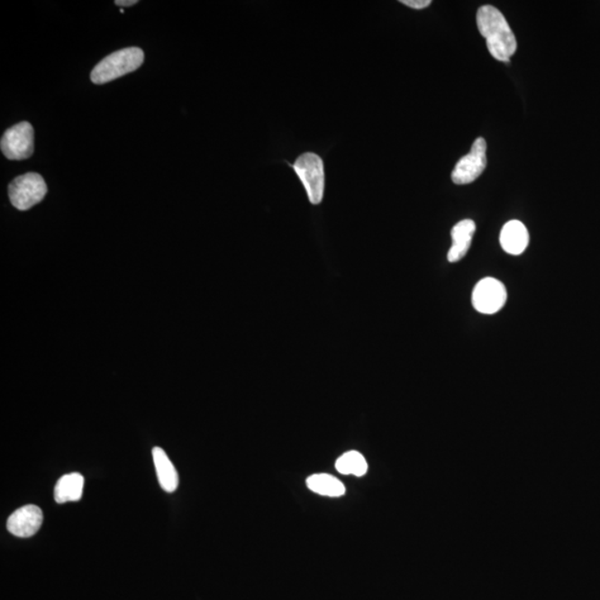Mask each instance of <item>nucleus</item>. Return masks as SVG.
<instances>
[{"mask_svg":"<svg viewBox=\"0 0 600 600\" xmlns=\"http://www.w3.org/2000/svg\"><path fill=\"white\" fill-rule=\"evenodd\" d=\"M477 27L490 55L498 61L509 63L517 50V41L506 18L492 5H485L477 12Z\"/></svg>","mask_w":600,"mask_h":600,"instance_id":"1","label":"nucleus"},{"mask_svg":"<svg viewBox=\"0 0 600 600\" xmlns=\"http://www.w3.org/2000/svg\"><path fill=\"white\" fill-rule=\"evenodd\" d=\"M144 59V51L138 47L113 52L94 67L90 79L96 85L112 82L140 68Z\"/></svg>","mask_w":600,"mask_h":600,"instance_id":"2","label":"nucleus"},{"mask_svg":"<svg viewBox=\"0 0 600 600\" xmlns=\"http://www.w3.org/2000/svg\"><path fill=\"white\" fill-rule=\"evenodd\" d=\"M47 194L44 178L37 173L18 176L8 186V196L13 206L18 211H28L40 204Z\"/></svg>","mask_w":600,"mask_h":600,"instance_id":"3","label":"nucleus"},{"mask_svg":"<svg viewBox=\"0 0 600 600\" xmlns=\"http://www.w3.org/2000/svg\"><path fill=\"white\" fill-rule=\"evenodd\" d=\"M293 168L306 189L309 202L321 204L325 190V173L321 157L307 152L298 157Z\"/></svg>","mask_w":600,"mask_h":600,"instance_id":"4","label":"nucleus"},{"mask_svg":"<svg viewBox=\"0 0 600 600\" xmlns=\"http://www.w3.org/2000/svg\"><path fill=\"white\" fill-rule=\"evenodd\" d=\"M471 302L478 313L493 315L506 305L507 289L498 279L484 278L475 286Z\"/></svg>","mask_w":600,"mask_h":600,"instance_id":"5","label":"nucleus"},{"mask_svg":"<svg viewBox=\"0 0 600 600\" xmlns=\"http://www.w3.org/2000/svg\"><path fill=\"white\" fill-rule=\"evenodd\" d=\"M0 150L11 160L30 159L33 152V128L31 123H19L5 132L0 141Z\"/></svg>","mask_w":600,"mask_h":600,"instance_id":"6","label":"nucleus"},{"mask_svg":"<svg viewBox=\"0 0 600 600\" xmlns=\"http://www.w3.org/2000/svg\"><path fill=\"white\" fill-rule=\"evenodd\" d=\"M487 144L484 138L475 141L469 154L461 159L451 173V179L456 185H467L475 182L483 174L487 166Z\"/></svg>","mask_w":600,"mask_h":600,"instance_id":"7","label":"nucleus"},{"mask_svg":"<svg viewBox=\"0 0 600 600\" xmlns=\"http://www.w3.org/2000/svg\"><path fill=\"white\" fill-rule=\"evenodd\" d=\"M42 519L44 515L40 507L36 505H26L9 516L7 530L16 537H32L41 530Z\"/></svg>","mask_w":600,"mask_h":600,"instance_id":"8","label":"nucleus"},{"mask_svg":"<svg viewBox=\"0 0 600 600\" xmlns=\"http://www.w3.org/2000/svg\"><path fill=\"white\" fill-rule=\"evenodd\" d=\"M475 232L476 225L471 219H464V221L456 223V225L452 227V245L449 251V255H447V259H449L450 263H457V261L464 259L470 249Z\"/></svg>","mask_w":600,"mask_h":600,"instance_id":"9","label":"nucleus"},{"mask_svg":"<svg viewBox=\"0 0 600 600\" xmlns=\"http://www.w3.org/2000/svg\"><path fill=\"white\" fill-rule=\"evenodd\" d=\"M500 245L509 255H521L526 250L530 242V233L522 222L511 221L503 227L500 232Z\"/></svg>","mask_w":600,"mask_h":600,"instance_id":"10","label":"nucleus"},{"mask_svg":"<svg viewBox=\"0 0 600 600\" xmlns=\"http://www.w3.org/2000/svg\"><path fill=\"white\" fill-rule=\"evenodd\" d=\"M152 459H154L155 468L161 488L167 493H174L179 484L178 473L175 466L171 463L165 450L159 449V447H155L152 450Z\"/></svg>","mask_w":600,"mask_h":600,"instance_id":"11","label":"nucleus"},{"mask_svg":"<svg viewBox=\"0 0 600 600\" xmlns=\"http://www.w3.org/2000/svg\"><path fill=\"white\" fill-rule=\"evenodd\" d=\"M85 478L82 474L71 473L63 476L56 484L54 496L57 504L78 502L82 499Z\"/></svg>","mask_w":600,"mask_h":600,"instance_id":"12","label":"nucleus"},{"mask_svg":"<svg viewBox=\"0 0 600 600\" xmlns=\"http://www.w3.org/2000/svg\"><path fill=\"white\" fill-rule=\"evenodd\" d=\"M307 487L322 496L341 497L345 495V485L328 474L313 475L307 478Z\"/></svg>","mask_w":600,"mask_h":600,"instance_id":"13","label":"nucleus"},{"mask_svg":"<svg viewBox=\"0 0 600 600\" xmlns=\"http://www.w3.org/2000/svg\"><path fill=\"white\" fill-rule=\"evenodd\" d=\"M336 469L342 475H354L361 477L368 470V464L360 452L350 450L345 452L336 461Z\"/></svg>","mask_w":600,"mask_h":600,"instance_id":"14","label":"nucleus"},{"mask_svg":"<svg viewBox=\"0 0 600 600\" xmlns=\"http://www.w3.org/2000/svg\"><path fill=\"white\" fill-rule=\"evenodd\" d=\"M400 3L414 9H423L432 4L431 0H402Z\"/></svg>","mask_w":600,"mask_h":600,"instance_id":"15","label":"nucleus"},{"mask_svg":"<svg viewBox=\"0 0 600 600\" xmlns=\"http://www.w3.org/2000/svg\"><path fill=\"white\" fill-rule=\"evenodd\" d=\"M138 2L137 0H116L115 4L119 7H131L133 6V5H136Z\"/></svg>","mask_w":600,"mask_h":600,"instance_id":"16","label":"nucleus"}]
</instances>
